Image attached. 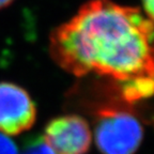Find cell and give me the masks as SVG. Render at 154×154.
I'll list each match as a JSON object with an SVG mask.
<instances>
[{
    "instance_id": "52a82bcc",
    "label": "cell",
    "mask_w": 154,
    "mask_h": 154,
    "mask_svg": "<svg viewBox=\"0 0 154 154\" xmlns=\"http://www.w3.org/2000/svg\"><path fill=\"white\" fill-rule=\"evenodd\" d=\"M144 14L154 24V0H141Z\"/></svg>"
},
{
    "instance_id": "ba28073f",
    "label": "cell",
    "mask_w": 154,
    "mask_h": 154,
    "mask_svg": "<svg viewBox=\"0 0 154 154\" xmlns=\"http://www.w3.org/2000/svg\"><path fill=\"white\" fill-rule=\"evenodd\" d=\"M13 1H14V0H0V10L8 7V5H10Z\"/></svg>"
},
{
    "instance_id": "8992f818",
    "label": "cell",
    "mask_w": 154,
    "mask_h": 154,
    "mask_svg": "<svg viewBox=\"0 0 154 154\" xmlns=\"http://www.w3.org/2000/svg\"><path fill=\"white\" fill-rule=\"evenodd\" d=\"M0 154H18L14 142L1 133H0Z\"/></svg>"
},
{
    "instance_id": "277c9868",
    "label": "cell",
    "mask_w": 154,
    "mask_h": 154,
    "mask_svg": "<svg viewBox=\"0 0 154 154\" xmlns=\"http://www.w3.org/2000/svg\"><path fill=\"white\" fill-rule=\"evenodd\" d=\"M43 140L55 154H86L91 147L92 133L82 117L65 115L48 123Z\"/></svg>"
},
{
    "instance_id": "5b68a950",
    "label": "cell",
    "mask_w": 154,
    "mask_h": 154,
    "mask_svg": "<svg viewBox=\"0 0 154 154\" xmlns=\"http://www.w3.org/2000/svg\"><path fill=\"white\" fill-rule=\"evenodd\" d=\"M20 154H55V152L42 139L29 144Z\"/></svg>"
},
{
    "instance_id": "6da1fadb",
    "label": "cell",
    "mask_w": 154,
    "mask_h": 154,
    "mask_svg": "<svg viewBox=\"0 0 154 154\" xmlns=\"http://www.w3.org/2000/svg\"><path fill=\"white\" fill-rule=\"evenodd\" d=\"M49 51L62 70L105 78L125 102L154 95V24L137 8L85 3L53 31Z\"/></svg>"
},
{
    "instance_id": "3957f363",
    "label": "cell",
    "mask_w": 154,
    "mask_h": 154,
    "mask_svg": "<svg viewBox=\"0 0 154 154\" xmlns=\"http://www.w3.org/2000/svg\"><path fill=\"white\" fill-rule=\"evenodd\" d=\"M36 109L26 90L11 82H0V133L15 136L34 124Z\"/></svg>"
},
{
    "instance_id": "7a4b0ae2",
    "label": "cell",
    "mask_w": 154,
    "mask_h": 154,
    "mask_svg": "<svg viewBox=\"0 0 154 154\" xmlns=\"http://www.w3.org/2000/svg\"><path fill=\"white\" fill-rule=\"evenodd\" d=\"M94 134L102 154H135L143 138V128L131 111L103 107L97 112Z\"/></svg>"
}]
</instances>
